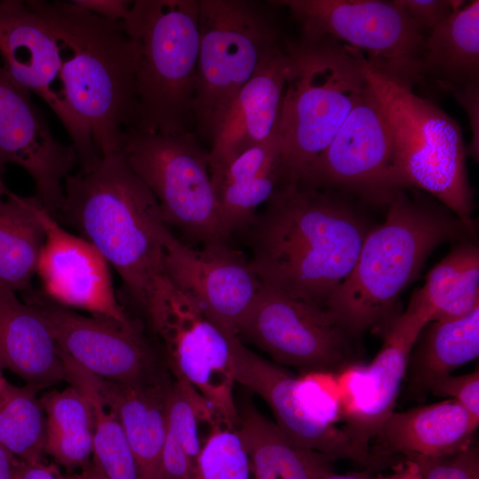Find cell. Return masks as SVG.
I'll list each match as a JSON object with an SVG mask.
<instances>
[{
  "mask_svg": "<svg viewBox=\"0 0 479 479\" xmlns=\"http://www.w3.org/2000/svg\"><path fill=\"white\" fill-rule=\"evenodd\" d=\"M347 195L302 183L278 187L247 228L249 261L262 282L325 308L369 232Z\"/></svg>",
  "mask_w": 479,
  "mask_h": 479,
  "instance_id": "6da1fadb",
  "label": "cell"
},
{
  "mask_svg": "<svg viewBox=\"0 0 479 479\" xmlns=\"http://www.w3.org/2000/svg\"><path fill=\"white\" fill-rule=\"evenodd\" d=\"M118 272L131 301L145 310L165 274L163 223L156 198L122 152L67 177L58 212Z\"/></svg>",
  "mask_w": 479,
  "mask_h": 479,
  "instance_id": "7a4b0ae2",
  "label": "cell"
},
{
  "mask_svg": "<svg viewBox=\"0 0 479 479\" xmlns=\"http://www.w3.org/2000/svg\"><path fill=\"white\" fill-rule=\"evenodd\" d=\"M388 206L385 222L367 232L351 271L325 305L349 336L387 326L433 251L472 236L446 207L417 192L401 189Z\"/></svg>",
  "mask_w": 479,
  "mask_h": 479,
  "instance_id": "3957f363",
  "label": "cell"
},
{
  "mask_svg": "<svg viewBox=\"0 0 479 479\" xmlns=\"http://www.w3.org/2000/svg\"><path fill=\"white\" fill-rule=\"evenodd\" d=\"M55 35L67 104L101 157L122 151L136 111V48L122 21L72 1L28 0Z\"/></svg>",
  "mask_w": 479,
  "mask_h": 479,
  "instance_id": "277c9868",
  "label": "cell"
},
{
  "mask_svg": "<svg viewBox=\"0 0 479 479\" xmlns=\"http://www.w3.org/2000/svg\"><path fill=\"white\" fill-rule=\"evenodd\" d=\"M122 23L137 55L136 111L129 130L194 133L199 0H135Z\"/></svg>",
  "mask_w": 479,
  "mask_h": 479,
  "instance_id": "5b68a950",
  "label": "cell"
},
{
  "mask_svg": "<svg viewBox=\"0 0 479 479\" xmlns=\"http://www.w3.org/2000/svg\"><path fill=\"white\" fill-rule=\"evenodd\" d=\"M287 50L278 132L281 184L302 178L369 86L362 56L334 39H287Z\"/></svg>",
  "mask_w": 479,
  "mask_h": 479,
  "instance_id": "8992f818",
  "label": "cell"
},
{
  "mask_svg": "<svg viewBox=\"0 0 479 479\" xmlns=\"http://www.w3.org/2000/svg\"><path fill=\"white\" fill-rule=\"evenodd\" d=\"M365 77L383 106L392 135V167L402 189H420L446 207L475 237L474 193L459 123L412 89L372 70Z\"/></svg>",
  "mask_w": 479,
  "mask_h": 479,
  "instance_id": "52a82bcc",
  "label": "cell"
},
{
  "mask_svg": "<svg viewBox=\"0 0 479 479\" xmlns=\"http://www.w3.org/2000/svg\"><path fill=\"white\" fill-rule=\"evenodd\" d=\"M194 134L209 144L238 93L287 39L263 4L199 0Z\"/></svg>",
  "mask_w": 479,
  "mask_h": 479,
  "instance_id": "ba28073f",
  "label": "cell"
},
{
  "mask_svg": "<svg viewBox=\"0 0 479 479\" xmlns=\"http://www.w3.org/2000/svg\"><path fill=\"white\" fill-rule=\"evenodd\" d=\"M302 39L331 38L361 55L374 72L412 90L421 84L424 35L404 9L382 0H279Z\"/></svg>",
  "mask_w": 479,
  "mask_h": 479,
  "instance_id": "9c48e42d",
  "label": "cell"
},
{
  "mask_svg": "<svg viewBox=\"0 0 479 479\" xmlns=\"http://www.w3.org/2000/svg\"><path fill=\"white\" fill-rule=\"evenodd\" d=\"M122 152L156 198L166 225L204 247L228 244L211 181L209 153L193 132L164 136L128 130Z\"/></svg>",
  "mask_w": 479,
  "mask_h": 479,
  "instance_id": "30bf717a",
  "label": "cell"
},
{
  "mask_svg": "<svg viewBox=\"0 0 479 479\" xmlns=\"http://www.w3.org/2000/svg\"><path fill=\"white\" fill-rule=\"evenodd\" d=\"M145 313L175 380L192 387L237 427L232 335L221 330L166 274L157 279Z\"/></svg>",
  "mask_w": 479,
  "mask_h": 479,
  "instance_id": "8fae6325",
  "label": "cell"
},
{
  "mask_svg": "<svg viewBox=\"0 0 479 479\" xmlns=\"http://www.w3.org/2000/svg\"><path fill=\"white\" fill-rule=\"evenodd\" d=\"M236 335L278 365L304 373L335 371L351 363L349 335L325 308L263 282L240 320Z\"/></svg>",
  "mask_w": 479,
  "mask_h": 479,
  "instance_id": "7c38bea8",
  "label": "cell"
},
{
  "mask_svg": "<svg viewBox=\"0 0 479 479\" xmlns=\"http://www.w3.org/2000/svg\"><path fill=\"white\" fill-rule=\"evenodd\" d=\"M389 205L399 186L392 167V135L371 85L330 142L296 182Z\"/></svg>",
  "mask_w": 479,
  "mask_h": 479,
  "instance_id": "4fadbf2b",
  "label": "cell"
},
{
  "mask_svg": "<svg viewBox=\"0 0 479 479\" xmlns=\"http://www.w3.org/2000/svg\"><path fill=\"white\" fill-rule=\"evenodd\" d=\"M0 57L7 75L39 96L60 120L80 169L94 166L101 155L90 130L67 104L59 42L28 1L0 0Z\"/></svg>",
  "mask_w": 479,
  "mask_h": 479,
  "instance_id": "5bb4252c",
  "label": "cell"
},
{
  "mask_svg": "<svg viewBox=\"0 0 479 479\" xmlns=\"http://www.w3.org/2000/svg\"><path fill=\"white\" fill-rule=\"evenodd\" d=\"M162 243L164 271L171 283L226 334L236 335L240 320L263 283L250 261L228 244L196 250L168 227Z\"/></svg>",
  "mask_w": 479,
  "mask_h": 479,
  "instance_id": "9a60e30c",
  "label": "cell"
},
{
  "mask_svg": "<svg viewBox=\"0 0 479 479\" xmlns=\"http://www.w3.org/2000/svg\"><path fill=\"white\" fill-rule=\"evenodd\" d=\"M35 198V211L44 231L35 274L46 298L121 326L133 325L117 300L104 256L88 240L66 231Z\"/></svg>",
  "mask_w": 479,
  "mask_h": 479,
  "instance_id": "2e32d148",
  "label": "cell"
},
{
  "mask_svg": "<svg viewBox=\"0 0 479 479\" xmlns=\"http://www.w3.org/2000/svg\"><path fill=\"white\" fill-rule=\"evenodd\" d=\"M30 94L0 65V156L29 174L35 196L56 214L64 200L65 180L78 163V156L72 145L55 138Z\"/></svg>",
  "mask_w": 479,
  "mask_h": 479,
  "instance_id": "e0dca14e",
  "label": "cell"
},
{
  "mask_svg": "<svg viewBox=\"0 0 479 479\" xmlns=\"http://www.w3.org/2000/svg\"><path fill=\"white\" fill-rule=\"evenodd\" d=\"M33 304L59 350L91 374L123 384L144 382L159 374L153 354L134 324L124 326L81 315L50 301Z\"/></svg>",
  "mask_w": 479,
  "mask_h": 479,
  "instance_id": "ac0fdd59",
  "label": "cell"
},
{
  "mask_svg": "<svg viewBox=\"0 0 479 479\" xmlns=\"http://www.w3.org/2000/svg\"><path fill=\"white\" fill-rule=\"evenodd\" d=\"M235 382L262 397L276 425L294 444L319 452L329 459H350L364 464L369 452L360 447L344 428L316 417L302 403L297 378L279 365L254 353L237 335L230 336Z\"/></svg>",
  "mask_w": 479,
  "mask_h": 479,
  "instance_id": "d6986e66",
  "label": "cell"
},
{
  "mask_svg": "<svg viewBox=\"0 0 479 479\" xmlns=\"http://www.w3.org/2000/svg\"><path fill=\"white\" fill-rule=\"evenodd\" d=\"M427 317L409 304L386 326L383 344L372 363L365 366L359 384L357 410L343 428L364 450L377 436L394 412L400 386L406 374L410 353Z\"/></svg>",
  "mask_w": 479,
  "mask_h": 479,
  "instance_id": "ffe728a7",
  "label": "cell"
},
{
  "mask_svg": "<svg viewBox=\"0 0 479 479\" xmlns=\"http://www.w3.org/2000/svg\"><path fill=\"white\" fill-rule=\"evenodd\" d=\"M287 40L238 93L210 144L209 168L278 134L287 69Z\"/></svg>",
  "mask_w": 479,
  "mask_h": 479,
  "instance_id": "44dd1931",
  "label": "cell"
},
{
  "mask_svg": "<svg viewBox=\"0 0 479 479\" xmlns=\"http://www.w3.org/2000/svg\"><path fill=\"white\" fill-rule=\"evenodd\" d=\"M223 232L247 230L282 183L279 134L209 168Z\"/></svg>",
  "mask_w": 479,
  "mask_h": 479,
  "instance_id": "7402d4cb",
  "label": "cell"
},
{
  "mask_svg": "<svg viewBox=\"0 0 479 479\" xmlns=\"http://www.w3.org/2000/svg\"><path fill=\"white\" fill-rule=\"evenodd\" d=\"M0 365L35 390L66 381L59 348L42 313L4 287H0Z\"/></svg>",
  "mask_w": 479,
  "mask_h": 479,
  "instance_id": "603a6c76",
  "label": "cell"
},
{
  "mask_svg": "<svg viewBox=\"0 0 479 479\" xmlns=\"http://www.w3.org/2000/svg\"><path fill=\"white\" fill-rule=\"evenodd\" d=\"M93 379L103 399L122 423L138 479H161L167 431L165 397L170 382L160 373L137 384L119 383L95 375Z\"/></svg>",
  "mask_w": 479,
  "mask_h": 479,
  "instance_id": "cb8c5ba5",
  "label": "cell"
},
{
  "mask_svg": "<svg viewBox=\"0 0 479 479\" xmlns=\"http://www.w3.org/2000/svg\"><path fill=\"white\" fill-rule=\"evenodd\" d=\"M478 424L479 419L448 399L405 412L394 411L376 437L388 450L406 456L443 457L469 446Z\"/></svg>",
  "mask_w": 479,
  "mask_h": 479,
  "instance_id": "d4e9b609",
  "label": "cell"
},
{
  "mask_svg": "<svg viewBox=\"0 0 479 479\" xmlns=\"http://www.w3.org/2000/svg\"><path fill=\"white\" fill-rule=\"evenodd\" d=\"M237 430L249 455L254 479H323L333 472L331 459L294 444L249 403L238 407Z\"/></svg>",
  "mask_w": 479,
  "mask_h": 479,
  "instance_id": "484cf974",
  "label": "cell"
},
{
  "mask_svg": "<svg viewBox=\"0 0 479 479\" xmlns=\"http://www.w3.org/2000/svg\"><path fill=\"white\" fill-rule=\"evenodd\" d=\"M422 76L446 90L479 84V1L454 11L426 36Z\"/></svg>",
  "mask_w": 479,
  "mask_h": 479,
  "instance_id": "4316f807",
  "label": "cell"
},
{
  "mask_svg": "<svg viewBox=\"0 0 479 479\" xmlns=\"http://www.w3.org/2000/svg\"><path fill=\"white\" fill-rule=\"evenodd\" d=\"M479 356V306L453 320L428 323L410 353L407 372L411 387L428 391L436 380Z\"/></svg>",
  "mask_w": 479,
  "mask_h": 479,
  "instance_id": "83f0119b",
  "label": "cell"
},
{
  "mask_svg": "<svg viewBox=\"0 0 479 479\" xmlns=\"http://www.w3.org/2000/svg\"><path fill=\"white\" fill-rule=\"evenodd\" d=\"M479 248L464 239L428 273L424 286L414 292L410 304L428 323L464 317L479 306Z\"/></svg>",
  "mask_w": 479,
  "mask_h": 479,
  "instance_id": "f1b7e54d",
  "label": "cell"
},
{
  "mask_svg": "<svg viewBox=\"0 0 479 479\" xmlns=\"http://www.w3.org/2000/svg\"><path fill=\"white\" fill-rule=\"evenodd\" d=\"M35 199L12 192L0 199V287L15 293L26 289L35 274L44 243Z\"/></svg>",
  "mask_w": 479,
  "mask_h": 479,
  "instance_id": "f546056e",
  "label": "cell"
},
{
  "mask_svg": "<svg viewBox=\"0 0 479 479\" xmlns=\"http://www.w3.org/2000/svg\"><path fill=\"white\" fill-rule=\"evenodd\" d=\"M40 402L45 415L44 453L66 468L84 467L92 456L93 417L84 394L69 384Z\"/></svg>",
  "mask_w": 479,
  "mask_h": 479,
  "instance_id": "4dcf8cb0",
  "label": "cell"
},
{
  "mask_svg": "<svg viewBox=\"0 0 479 479\" xmlns=\"http://www.w3.org/2000/svg\"><path fill=\"white\" fill-rule=\"evenodd\" d=\"M66 381L87 397L93 417L92 457L108 479H138L136 463L117 414L98 392L93 375L60 351Z\"/></svg>",
  "mask_w": 479,
  "mask_h": 479,
  "instance_id": "1f68e13d",
  "label": "cell"
},
{
  "mask_svg": "<svg viewBox=\"0 0 479 479\" xmlns=\"http://www.w3.org/2000/svg\"><path fill=\"white\" fill-rule=\"evenodd\" d=\"M36 393L9 381L0 390V446L20 461L42 460L44 453L45 415Z\"/></svg>",
  "mask_w": 479,
  "mask_h": 479,
  "instance_id": "d6a6232c",
  "label": "cell"
},
{
  "mask_svg": "<svg viewBox=\"0 0 479 479\" xmlns=\"http://www.w3.org/2000/svg\"><path fill=\"white\" fill-rule=\"evenodd\" d=\"M364 365L350 363L335 371L309 372L298 381L299 396L316 417L335 425L351 420L357 410Z\"/></svg>",
  "mask_w": 479,
  "mask_h": 479,
  "instance_id": "836d02e7",
  "label": "cell"
},
{
  "mask_svg": "<svg viewBox=\"0 0 479 479\" xmlns=\"http://www.w3.org/2000/svg\"><path fill=\"white\" fill-rule=\"evenodd\" d=\"M201 479H254L251 460L233 426L216 428L205 443L200 457Z\"/></svg>",
  "mask_w": 479,
  "mask_h": 479,
  "instance_id": "e575fe53",
  "label": "cell"
},
{
  "mask_svg": "<svg viewBox=\"0 0 479 479\" xmlns=\"http://www.w3.org/2000/svg\"><path fill=\"white\" fill-rule=\"evenodd\" d=\"M406 457L417 463L422 479H479V450L473 443L452 455Z\"/></svg>",
  "mask_w": 479,
  "mask_h": 479,
  "instance_id": "d590c367",
  "label": "cell"
},
{
  "mask_svg": "<svg viewBox=\"0 0 479 479\" xmlns=\"http://www.w3.org/2000/svg\"><path fill=\"white\" fill-rule=\"evenodd\" d=\"M428 390L437 397H449L479 419V371L463 375H447L435 381Z\"/></svg>",
  "mask_w": 479,
  "mask_h": 479,
  "instance_id": "8d00e7d4",
  "label": "cell"
},
{
  "mask_svg": "<svg viewBox=\"0 0 479 479\" xmlns=\"http://www.w3.org/2000/svg\"><path fill=\"white\" fill-rule=\"evenodd\" d=\"M396 1L426 35L466 3L460 0Z\"/></svg>",
  "mask_w": 479,
  "mask_h": 479,
  "instance_id": "74e56055",
  "label": "cell"
},
{
  "mask_svg": "<svg viewBox=\"0 0 479 479\" xmlns=\"http://www.w3.org/2000/svg\"><path fill=\"white\" fill-rule=\"evenodd\" d=\"M458 102L463 106L466 111L470 128L472 130V141L467 149L475 161H478L479 153V84L469 85L463 88L456 89L451 91Z\"/></svg>",
  "mask_w": 479,
  "mask_h": 479,
  "instance_id": "f35d334b",
  "label": "cell"
},
{
  "mask_svg": "<svg viewBox=\"0 0 479 479\" xmlns=\"http://www.w3.org/2000/svg\"><path fill=\"white\" fill-rule=\"evenodd\" d=\"M76 5L113 21H123L131 8L133 1L126 0H73Z\"/></svg>",
  "mask_w": 479,
  "mask_h": 479,
  "instance_id": "ab89813d",
  "label": "cell"
},
{
  "mask_svg": "<svg viewBox=\"0 0 479 479\" xmlns=\"http://www.w3.org/2000/svg\"><path fill=\"white\" fill-rule=\"evenodd\" d=\"M15 479H64L53 465L46 464L43 459L26 462L16 459Z\"/></svg>",
  "mask_w": 479,
  "mask_h": 479,
  "instance_id": "60d3db41",
  "label": "cell"
},
{
  "mask_svg": "<svg viewBox=\"0 0 479 479\" xmlns=\"http://www.w3.org/2000/svg\"><path fill=\"white\" fill-rule=\"evenodd\" d=\"M373 479H422L417 463L407 457L405 460L392 467L387 475H379Z\"/></svg>",
  "mask_w": 479,
  "mask_h": 479,
  "instance_id": "b9f144b4",
  "label": "cell"
},
{
  "mask_svg": "<svg viewBox=\"0 0 479 479\" xmlns=\"http://www.w3.org/2000/svg\"><path fill=\"white\" fill-rule=\"evenodd\" d=\"M16 459L0 446V479H15Z\"/></svg>",
  "mask_w": 479,
  "mask_h": 479,
  "instance_id": "7bdbcfd3",
  "label": "cell"
},
{
  "mask_svg": "<svg viewBox=\"0 0 479 479\" xmlns=\"http://www.w3.org/2000/svg\"><path fill=\"white\" fill-rule=\"evenodd\" d=\"M64 479H108L98 464L92 459L79 473L63 475Z\"/></svg>",
  "mask_w": 479,
  "mask_h": 479,
  "instance_id": "ee69618b",
  "label": "cell"
},
{
  "mask_svg": "<svg viewBox=\"0 0 479 479\" xmlns=\"http://www.w3.org/2000/svg\"><path fill=\"white\" fill-rule=\"evenodd\" d=\"M323 479H370V477L365 473L334 474L331 472Z\"/></svg>",
  "mask_w": 479,
  "mask_h": 479,
  "instance_id": "f6af8a7d",
  "label": "cell"
},
{
  "mask_svg": "<svg viewBox=\"0 0 479 479\" xmlns=\"http://www.w3.org/2000/svg\"><path fill=\"white\" fill-rule=\"evenodd\" d=\"M5 165V162L4 161V160L2 159V157L0 156V199L5 197L8 192H10L4 183V180L2 178V173H3V169H4V167Z\"/></svg>",
  "mask_w": 479,
  "mask_h": 479,
  "instance_id": "bcb514c9",
  "label": "cell"
},
{
  "mask_svg": "<svg viewBox=\"0 0 479 479\" xmlns=\"http://www.w3.org/2000/svg\"><path fill=\"white\" fill-rule=\"evenodd\" d=\"M8 381L4 377L2 373V366L0 365V390L5 386Z\"/></svg>",
  "mask_w": 479,
  "mask_h": 479,
  "instance_id": "7dc6e473",
  "label": "cell"
},
{
  "mask_svg": "<svg viewBox=\"0 0 479 479\" xmlns=\"http://www.w3.org/2000/svg\"><path fill=\"white\" fill-rule=\"evenodd\" d=\"M370 479H373V478H370Z\"/></svg>",
  "mask_w": 479,
  "mask_h": 479,
  "instance_id": "c3c4849f",
  "label": "cell"
}]
</instances>
